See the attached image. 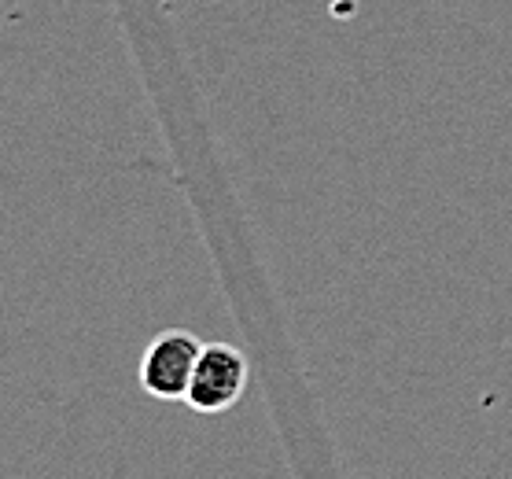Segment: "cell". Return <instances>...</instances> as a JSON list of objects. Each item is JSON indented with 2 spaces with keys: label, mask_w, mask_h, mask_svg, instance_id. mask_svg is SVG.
<instances>
[{
  "label": "cell",
  "mask_w": 512,
  "mask_h": 479,
  "mask_svg": "<svg viewBox=\"0 0 512 479\" xmlns=\"http://www.w3.org/2000/svg\"><path fill=\"white\" fill-rule=\"evenodd\" d=\"M199 354H203V343L192 332H181V328L163 332L140 358V387L163 402H185Z\"/></svg>",
  "instance_id": "6da1fadb"
},
{
  "label": "cell",
  "mask_w": 512,
  "mask_h": 479,
  "mask_svg": "<svg viewBox=\"0 0 512 479\" xmlns=\"http://www.w3.org/2000/svg\"><path fill=\"white\" fill-rule=\"evenodd\" d=\"M247 391V358L233 343H203L196 376L188 387L185 402L196 413H225L240 402Z\"/></svg>",
  "instance_id": "7a4b0ae2"
}]
</instances>
